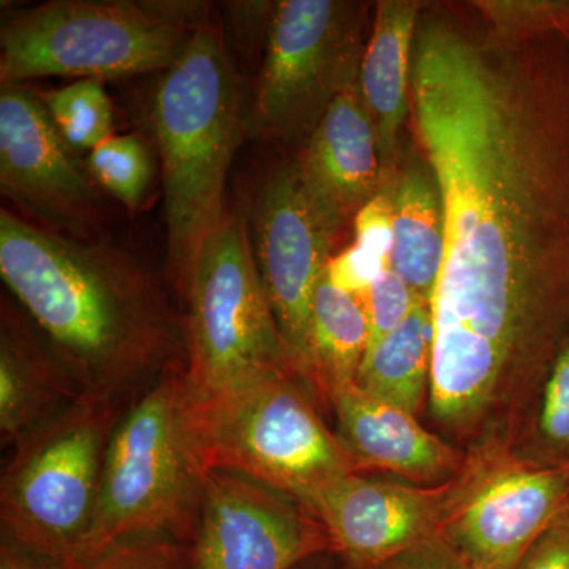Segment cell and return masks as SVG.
Instances as JSON below:
<instances>
[{
  "label": "cell",
  "mask_w": 569,
  "mask_h": 569,
  "mask_svg": "<svg viewBox=\"0 0 569 569\" xmlns=\"http://www.w3.org/2000/svg\"><path fill=\"white\" fill-rule=\"evenodd\" d=\"M410 100L445 216L427 406L458 440H509L569 336V41L425 7Z\"/></svg>",
  "instance_id": "1"
},
{
  "label": "cell",
  "mask_w": 569,
  "mask_h": 569,
  "mask_svg": "<svg viewBox=\"0 0 569 569\" xmlns=\"http://www.w3.org/2000/svg\"><path fill=\"white\" fill-rule=\"evenodd\" d=\"M0 276L82 392L132 397L186 366L182 316L133 254L0 211Z\"/></svg>",
  "instance_id": "2"
},
{
  "label": "cell",
  "mask_w": 569,
  "mask_h": 569,
  "mask_svg": "<svg viewBox=\"0 0 569 569\" xmlns=\"http://www.w3.org/2000/svg\"><path fill=\"white\" fill-rule=\"evenodd\" d=\"M151 123L162 163L168 276L181 301L198 254L227 212L224 183L244 126L241 81L219 22L209 18L162 71Z\"/></svg>",
  "instance_id": "3"
},
{
  "label": "cell",
  "mask_w": 569,
  "mask_h": 569,
  "mask_svg": "<svg viewBox=\"0 0 569 569\" xmlns=\"http://www.w3.org/2000/svg\"><path fill=\"white\" fill-rule=\"evenodd\" d=\"M209 20L198 0H52L3 22L0 84L170 69Z\"/></svg>",
  "instance_id": "4"
},
{
  "label": "cell",
  "mask_w": 569,
  "mask_h": 569,
  "mask_svg": "<svg viewBox=\"0 0 569 569\" xmlns=\"http://www.w3.org/2000/svg\"><path fill=\"white\" fill-rule=\"evenodd\" d=\"M189 396L186 366L171 367L123 408L84 559L140 535L193 542L208 473L190 436Z\"/></svg>",
  "instance_id": "5"
},
{
  "label": "cell",
  "mask_w": 569,
  "mask_h": 569,
  "mask_svg": "<svg viewBox=\"0 0 569 569\" xmlns=\"http://www.w3.org/2000/svg\"><path fill=\"white\" fill-rule=\"evenodd\" d=\"M305 387L299 373H279L217 395L189 388L190 436L206 473L234 471L301 500L362 471Z\"/></svg>",
  "instance_id": "6"
},
{
  "label": "cell",
  "mask_w": 569,
  "mask_h": 569,
  "mask_svg": "<svg viewBox=\"0 0 569 569\" xmlns=\"http://www.w3.org/2000/svg\"><path fill=\"white\" fill-rule=\"evenodd\" d=\"M132 397L82 392L11 449L0 481V535L77 568L96 522L112 430Z\"/></svg>",
  "instance_id": "7"
},
{
  "label": "cell",
  "mask_w": 569,
  "mask_h": 569,
  "mask_svg": "<svg viewBox=\"0 0 569 569\" xmlns=\"http://www.w3.org/2000/svg\"><path fill=\"white\" fill-rule=\"evenodd\" d=\"M181 302L193 395H217L279 373L305 377L269 306L241 212L227 209L198 254Z\"/></svg>",
  "instance_id": "8"
},
{
  "label": "cell",
  "mask_w": 569,
  "mask_h": 569,
  "mask_svg": "<svg viewBox=\"0 0 569 569\" xmlns=\"http://www.w3.org/2000/svg\"><path fill=\"white\" fill-rule=\"evenodd\" d=\"M367 6L282 0L272 7L252 118L269 141L309 138L332 102L359 80Z\"/></svg>",
  "instance_id": "9"
},
{
  "label": "cell",
  "mask_w": 569,
  "mask_h": 569,
  "mask_svg": "<svg viewBox=\"0 0 569 569\" xmlns=\"http://www.w3.org/2000/svg\"><path fill=\"white\" fill-rule=\"evenodd\" d=\"M468 485L440 538L471 569H515L569 503V468L518 458L488 440L471 449Z\"/></svg>",
  "instance_id": "10"
},
{
  "label": "cell",
  "mask_w": 569,
  "mask_h": 569,
  "mask_svg": "<svg viewBox=\"0 0 569 569\" xmlns=\"http://www.w3.org/2000/svg\"><path fill=\"white\" fill-rule=\"evenodd\" d=\"M342 231L307 189L296 159L276 167L254 194V263L284 342L310 385L313 295Z\"/></svg>",
  "instance_id": "11"
},
{
  "label": "cell",
  "mask_w": 569,
  "mask_h": 569,
  "mask_svg": "<svg viewBox=\"0 0 569 569\" xmlns=\"http://www.w3.org/2000/svg\"><path fill=\"white\" fill-rule=\"evenodd\" d=\"M0 192L43 230L103 239L102 189L26 84H0Z\"/></svg>",
  "instance_id": "12"
},
{
  "label": "cell",
  "mask_w": 569,
  "mask_h": 569,
  "mask_svg": "<svg viewBox=\"0 0 569 569\" xmlns=\"http://www.w3.org/2000/svg\"><path fill=\"white\" fill-rule=\"evenodd\" d=\"M467 485V463L458 477L433 488L353 471L318 486L298 501L321 523L336 557L348 569H377L397 553L438 537Z\"/></svg>",
  "instance_id": "13"
},
{
  "label": "cell",
  "mask_w": 569,
  "mask_h": 569,
  "mask_svg": "<svg viewBox=\"0 0 569 569\" xmlns=\"http://www.w3.org/2000/svg\"><path fill=\"white\" fill-rule=\"evenodd\" d=\"M192 545L194 569H295L335 553L305 505L224 470L209 471Z\"/></svg>",
  "instance_id": "14"
},
{
  "label": "cell",
  "mask_w": 569,
  "mask_h": 569,
  "mask_svg": "<svg viewBox=\"0 0 569 569\" xmlns=\"http://www.w3.org/2000/svg\"><path fill=\"white\" fill-rule=\"evenodd\" d=\"M296 163L309 192L342 230L383 190L380 144L359 80L332 102Z\"/></svg>",
  "instance_id": "15"
},
{
  "label": "cell",
  "mask_w": 569,
  "mask_h": 569,
  "mask_svg": "<svg viewBox=\"0 0 569 569\" xmlns=\"http://www.w3.org/2000/svg\"><path fill=\"white\" fill-rule=\"evenodd\" d=\"M337 437L362 471L380 470L418 482L441 485L458 477L467 456L417 417L348 385L329 396Z\"/></svg>",
  "instance_id": "16"
},
{
  "label": "cell",
  "mask_w": 569,
  "mask_h": 569,
  "mask_svg": "<svg viewBox=\"0 0 569 569\" xmlns=\"http://www.w3.org/2000/svg\"><path fill=\"white\" fill-rule=\"evenodd\" d=\"M82 395L48 346L10 305L0 325V441L13 449Z\"/></svg>",
  "instance_id": "17"
},
{
  "label": "cell",
  "mask_w": 569,
  "mask_h": 569,
  "mask_svg": "<svg viewBox=\"0 0 569 569\" xmlns=\"http://www.w3.org/2000/svg\"><path fill=\"white\" fill-rule=\"evenodd\" d=\"M425 3L380 0L362 52L359 89L380 144L385 186L400 167V133L411 114V63Z\"/></svg>",
  "instance_id": "18"
},
{
  "label": "cell",
  "mask_w": 569,
  "mask_h": 569,
  "mask_svg": "<svg viewBox=\"0 0 569 569\" xmlns=\"http://www.w3.org/2000/svg\"><path fill=\"white\" fill-rule=\"evenodd\" d=\"M385 187L392 200L389 269L430 305L445 257L443 204L436 178L425 159L415 160L399 167Z\"/></svg>",
  "instance_id": "19"
},
{
  "label": "cell",
  "mask_w": 569,
  "mask_h": 569,
  "mask_svg": "<svg viewBox=\"0 0 569 569\" xmlns=\"http://www.w3.org/2000/svg\"><path fill=\"white\" fill-rule=\"evenodd\" d=\"M432 365V307L422 301L396 331L367 348L356 385L418 417L429 400Z\"/></svg>",
  "instance_id": "20"
},
{
  "label": "cell",
  "mask_w": 569,
  "mask_h": 569,
  "mask_svg": "<svg viewBox=\"0 0 569 569\" xmlns=\"http://www.w3.org/2000/svg\"><path fill=\"white\" fill-rule=\"evenodd\" d=\"M369 347L365 307L321 277L313 295L310 317V381L313 391L328 402L337 389L356 383L359 367Z\"/></svg>",
  "instance_id": "21"
},
{
  "label": "cell",
  "mask_w": 569,
  "mask_h": 569,
  "mask_svg": "<svg viewBox=\"0 0 569 569\" xmlns=\"http://www.w3.org/2000/svg\"><path fill=\"white\" fill-rule=\"evenodd\" d=\"M509 448L529 462L569 468V336L553 356Z\"/></svg>",
  "instance_id": "22"
},
{
  "label": "cell",
  "mask_w": 569,
  "mask_h": 569,
  "mask_svg": "<svg viewBox=\"0 0 569 569\" xmlns=\"http://www.w3.org/2000/svg\"><path fill=\"white\" fill-rule=\"evenodd\" d=\"M39 96L59 134L74 152H91L114 134V107L103 81L77 80Z\"/></svg>",
  "instance_id": "23"
},
{
  "label": "cell",
  "mask_w": 569,
  "mask_h": 569,
  "mask_svg": "<svg viewBox=\"0 0 569 569\" xmlns=\"http://www.w3.org/2000/svg\"><path fill=\"white\" fill-rule=\"evenodd\" d=\"M89 173L104 192L129 211H138L151 190L153 162L138 134H112L86 159Z\"/></svg>",
  "instance_id": "24"
},
{
  "label": "cell",
  "mask_w": 569,
  "mask_h": 569,
  "mask_svg": "<svg viewBox=\"0 0 569 569\" xmlns=\"http://www.w3.org/2000/svg\"><path fill=\"white\" fill-rule=\"evenodd\" d=\"M471 6L501 39L569 37V0H475Z\"/></svg>",
  "instance_id": "25"
},
{
  "label": "cell",
  "mask_w": 569,
  "mask_h": 569,
  "mask_svg": "<svg viewBox=\"0 0 569 569\" xmlns=\"http://www.w3.org/2000/svg\"><path fill=\"white\" fill-rule=\"evenodd\" d=\"M77 569H194L193 545L168 535L122 538L86 557Z\"/></svg>",
  "instance_id": "26"
},
{
  "label": "cell",
  "mask_w": 569,
  "mask_h": 569,
  "mask_svg": "<svg viewBox=\"0 0 569 569\" xmlns=\"http://www.w3.org/2000/svg\"><path fill=\"white\" fill-rule=\"evenodd\" d=\"M359 301L365 307L370 347L396 331L422 299L395 271L387 268L373 279Z\"/></svg>",
  "instance_id": "27"
},
{
  "label": "cell",
  "mask_w": 569,
  "mask_h": 569,
  "mask_svg": "<svg viewBox=\"0 0 569 569\" xmlns=\"http://www.w3.org/2000/svg\"><path fill=\"white\" fill-rule=\"evenodd\" d=\"M353 230V244L388 263L392 239V200L388 187H383L376 198L356 213Z\"/></svg>",
  "instance_id": "28"
},
{
  "label": "cell",
  "mask_w": 569,
  "mask_h": 569,
  "mask_svg": "<svg viewBox=\"0 0 569 569\" xmlns=\"http://www.w3.org/2000/svg\"><path fill=\"white\" fill-rule=\"evenodd\" d=\"M387 268H389L388 263L376 254L351 244L331 258L326 268V274L337 287L361 299L373 279Z\"/></svg>",
  "instance_id": "29"
},
{
  "label": "cell",
  "mask_w": 569,
  "mask_h": 569,
  "mask_svg": "<svg viewBox=\"0 0 569 569\" xmlns=\"http://www.w3.org/2000/svg\"><path fill=\"white\" fill-rule=\"evenodd\" d=\"M515 569H569V503L539 535Z\"/></svg>",
  "instance_id": "30"
},
{
  "label": "cell",
  "mask_w": 569,
  "mask_h": 569,
  "mask_svg": "<svg viewBox=\"0 0 569 569\" xmlns=\"http://www.w3.org/2000/svg\"><path fill=\"white\" fill-rule=\"evenodd\" d=\"M377 569H471L440 535L397 553Z\"/></svg>",
  "instance_id": "31"
},
{
  "label": "cell",
  "mask_w": 569,
  "mask_h": 569,
  "mask_svg": "<svg viewBox=\"0 0 569 569\" xmlns=\"http://www.w3.org/2000/svg\"><path fill=\"white\" fill-rule=\"evenodd\" d=\"M0 569H77L17 539L0 535Z\"/></svg>",
  "instance_id": "32"
},
{
  "label": "cell",
  "mask_w": 569,
  "mask_h": 569,
  "mask_svg": "<svg viewBox=\"0 0 569 569\" xmlns=\"http://www.w3.org/2000/svg\"><path fill=\"white\" fill-rule=\"evenodd\" d=\"M336 559L332 552L318 553L295 569H336Z\"/></svg>",
  "instance_id": "33"
},
{
  "label": "cell",
  "mask_w": 569,
  "mask_h": 569,
  "mask_svg": "<svg viewBox=\"0 0 569 569\" xmlns=\"http://www.w3.org/2000/svg\"><path fill=\"white\" fill-rule=\"evenodd\" d=\"M567 40L569 41V37H568V39H567Z\"/></svg>",
  "instance_id": "34"
}]
</instances>
